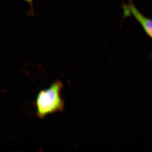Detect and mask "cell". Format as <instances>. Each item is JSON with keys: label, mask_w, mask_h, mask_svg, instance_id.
I'll list each match as a JSON object with an SVG mask.
<instances>
[{"label": "cell", "mask_w": 152, "mask_h": 152, "mask_svg": "<svg viewBox=\"0 0 152 152\" xmlns=\"http://www.w3.org/2000/svg\"><path fill=\"white\" fill-rule=\"evenodd\" d=\"M63 86L62 82L57 80L48 89L39 93L35 105L36 115L39 118H44L50 114L64 110V102L61 97Z\"/></svg>", "instance_id": "obj_1"}, {"label": "cell", "mask_w": 152, "mask_h": 152, "mask_svg": "<svg viewBox=\"0 0 152 152\" xmlns=\"http://www.w3.org/2000/svg\"><path fill=\"white\" fill-rule=\"evenodd\" d=\"M125 16H132L139 22L146 33L152 39V20L143 15L134 5L132 0L123 7Z\"/></svg>", "instance_id": "obj_2"}, {"label": "cell", "mask_w": 152, "mask_h": 152, "mask_svg": "<svg viewBox=\"0 0 152 152\" xmlns=\"http://www.w3.org/2000/svg\"><path fill=\"white\" fill-rule=\"evenodd\" d=\"M23 1H25L27 2L28 3L30 4V5H31V7H32V3L34 0H23Z\"/></svg>", "instance_id": "obj_3"}]
</instances>
